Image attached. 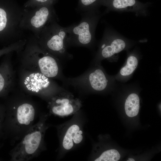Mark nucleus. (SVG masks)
<instances>
[{"label": "nucleus", "mask_w": 161, "mask_h": 161, "mask_svg": "<svg viewBox=\"0 0 161 161\" xmlns=\"http://www.w3.org/2000/svg\"><path fill=\"white\" fill-rule=\"evenodd\" d=\"M11 93L5 108L3 132H6L18 140L33 126L38 108L30 95L17 86Z\"/></svg>", "instance_id": "nucleus-1"}, {"label": "nucleus", "mask_w": 161, "mask_h": 161, "mask_svg": "<svg viewBox=\"0 0 161 161\" xmlns=\"http://www.w3.org/2000/svg\"><path fill=\"white\" fill-rule=\"evenodd\" d=\"M27 40L24 48L16 52L19 66L52 79L61 78L60 61L41 47L33 35Z\"/></svg>", "instance_id": "nucleus-2"}, {"label": "nucleus", "mask_w": 161, "mask_h": 161, "mask_svg": "<svg viewBox=\"0 0 161 161\" xmlns=\"http://www.w3.org/2000/svg\"><path fill=\"white\" fill-rule=\"evenodd\" d=\"M48 117L47 114H41L38 122L33 125L21 141L10 151L11 160L29 161L44 150V135L49 127L46 123Z\"/></svg>", "instance_id": "nucleus-3"}, {"label": "nucleus", "mask_w": 161, "mask_h": 161, "mask_svg": "<svg viewBox=\"0 0 161 161\" xmlns=\"http://www.w3.org/2000/svg\"><path fill=\"white\" fill-rule=\"evenodd\" d=\"M17 73V86L29 95L38 96L48 102L63 91L53 79L38 72L18 66Z\"/></svg>", "instance_id": "nucleus-4"}, {"label": "nucleus", "mask_w": 161, "mask_h": 161, "mask_svg": "<svg viewBox=\"0 0 161 161\" xmlns=\"http://www.w3.org/2000/svg\"><path fill=\"white\" fill-rule=\"evenodd\" d=\"M58 21L55 20L50 22L36 38L41 47L60 61L72 56L67 50L69 47L66 28L60 26Z\"/></svg>", "instance_id": "nucleus-5"}, {"label": "nucleus", "mask_w": 161, "mask_h": 161, "mask_svg": "<svg viewBox=\"0 0 161 161\" xmlns=\"http://www.w3.org/2000/svg\"><path fill=\"white\" fill-rule=\"evenodd\" d=\"M55 3L38 5L35 7L24 8L20 24L23 30L32 32L38 38L43 29L52 21L59 20L54 8Z\"/></svg>", "instance_id": "nucleus-6"}, {"label": "nucleus", "mask_w": 161, "mask_h": 161, "mask_svg": "<svg viewBox=\"0 0 161 161\" xmlns=\"http://www.w3.org/2000/svg\"><path fill=\"white\" fill-rule=\"evenodd\" d=\"M78 24H73L65 27L68 35V47H90L94 41L95 28L98 16L94 10L82 13Z\"/></svg>", "instance_id": "nucleus-7"}, {"label": "nucleus", "mask_w": 161, "mask_h": 161, "mask_svg": "<svg viewBox=\"0 0 161 161\" xmlns=\"http://www.w3.org/2000/svg\"><path fill=\"white\" fill-rule=\"evenodd\" d=\"M49 113L61 117L73 114L81 108V100L71 93L61 91L52 96L47 102Z\"/></svg>", "instance_id": "nucleus-8"}, {"label": "nucleus", "mask_w": 161, "mask_h": 161, "mask_svg": "<svg viewBox=\"0 0 161 161\" xmlns=\"http://www.w3.org/2000/svg\"><path fill=\"white\" fill-rule=\"evenodd\" d=\"M71 81L74 85L81 88L101 91L106 87L108 80L103 71L97 69L88 71L80 76L72 79Z\"/></svg>", "instance_id": "nucleus-9"}, {"label": "nucleus", "mask_w": 161, "mask_h": 161, "mask_svg": "<svg viewBox=\"0 0 161 161\" xmlns=\"http://www.w3.org/2000/svg\"><path fill=\"white\" fill-rule=\"evenodd\" d=\"M13 52H10L0 70V95L8 94L17 86V73L11 61Z\"/></svg>", "instance_id": "nucleus-10"}, {"label": "nucleus", "mask_w": 161, "mask_h": 161, "mask_svg": "<svg viewBox=\"0 0 161 161\" xmlns=\"http://www.w3.org/2000/svg\"><path fill=\"white\" fill-rule=\"evenodd\" d=\"M83 133L80 126L76 124L67 129L61 140L62 146L66 150L72 149L80 143L83 139Z\"/></svg>", "instance_id": "nucleus-11"}, {"label": "nucleus", "mask_w": 161, "mask_h": 161, "mask_svg": "<svg viewBox=\"0 0 161 161\" xmlns=\"http://www.w3.org/2000/svg\"><path fill=\"white\" fill-rule=\"evenodd\" d=\"M101 47L99 55L104 58H109L118 53L125 48V41L121 39H116L109 41L105 38Z\"/></svg>", "instance_id": "nucleus-12"}, {"label": "nucleus", "mask_w": 161, "mask_h": 161, "mask_svg": "<svg viewBox=\"0 0 161 161\" xmlns=\"http://www.w3.org/2000/svg\"><path fill=\"white\" fill-rule=\"evenodd\" d=\"M140 108V99L138 95L132 93L127 97L125 104V109L126 115L130 117L136 116Z\"/></svg>", "instance_id": "nucleus-13"}, {"label": "nucleus", "mask_w": 161, "mask_h": 161, "mask_svg": "<svg viewBox=\"0 0 161 161\" xmlns=\"http://www.w3.org/2000/svg\"><path fill=\"white\" fill-rule=\"evenodd\" d=\"M138 64L137 58L134 56H130L127 58L126 64L120 69V73L123 76L131 75L134 71Z\"/></svg>", "instance_id": "nucleus-14"}, {"label": "nucleus", "mask_w": 161, "mask_h": 161, "mask_svg": "<svg viewBox=\"0 0 161 161\" xmlns=\"http://www.w3.org/2000/svg\"><path fill=\"white\" fill-rule=\"evenodd\" d=\"M99 0H79L77 8L78 11L82 13L94 10L99 4Z\"/></svg>", "instance_id": "nucleus-15"}, {"label": "nucleus", "mask_w": 161, "mask_h": 161, "mask_svg": "<svg viewBox=\"0 0 161 161\" xmlns=\"http://www.w3.org/2000/svg\"><path fill=\"white\" fill-rule=\"evenodd\" d=\"M120 156L118 151L115 149H110L103 152L95 161H117Z\"/></svg>", "instance_id": "nucleus-16"}, {"label": "nucleus", "mask_w": 161, "mask_h": 161, "mask_svg": "<svg viewBox=\"0 0 161 161\" xmlns=\"http://www.w3.org/2000/svg\"><path fill=\"white\" fill-rule=\"evenodd\" d=\"M56 0H27L24 4L25 8H32L36 6L50 3H55Z\"/></svg>", "instance_id": "nucleus-17"}, {"label": "nucleus", "mask_w": 161, "mask_h": 161, "mask_svg": "<svg viewBox=\"0 0 161 161\" xmlns=\"http://www.w3.org/2000/svg\"><path fill=\"white\" fill-rule=\"evenodd\" d=\"M5 112V108L0 106V136L3 133V126Z\"/></svg>", "instance_id": "nucleus-18"}, {"label": "nucleus", "mask_w": 161, "mask_h": 161, "mask_svg": "<svg viewBox=\"0 0 161 161\" xmlns=\"http://www.w3.org/2000/svg\"><path fill=\"white\" fill-rule=\"evenodd\" d=\"M127 161H134L135 160L134 159L132 158H129L128 160H127Z\"/></svg>", "instance_id": "nucleus-19"}]
</instances>
